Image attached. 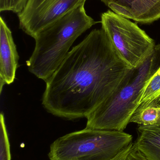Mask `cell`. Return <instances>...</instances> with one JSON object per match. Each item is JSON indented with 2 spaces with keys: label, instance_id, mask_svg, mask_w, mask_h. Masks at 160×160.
Listing matches in <instances>:
<instances>
[{
  "label": "cell",
  "instance_id": "cell-1",
  "mask_svg": "<svg viewBox=\"0 0 160 160\" xmlns=\"http://www.w3.org/2000/svg\"><path fill=\"white\" fill-rule=\"evenodd\" d=\"M133 69L104 30L94 29L46 81L42 105L48 112L67 120L86 118L126 84Z\"/></svg>",
  "mask_w": 160,
  "mask_h": 160
},
{
  "label": "cell",
  "instance_id": "cell-2",
  "mask_svg": "<svg viewBox=\"0 0 160 160\" xmlns=\"http://www.w3.org/2000/svg\"><path fill=\"white\" fill-rule=\"evenodd\" d=\"M82 5L41 30L35 36L34 49L26 65L30 73L47 81L68 54L74 41L97 23Z\"/></svg>",
  "mask_w": 160,
  "mask_h": 160
},
{
  "label": "cell",
  "instance_id": "cell-3",
  "mask_svg": "<svg viewBox=\"0 0 160 160\" xmlns=\"http://www.w3.org/2000/svg\"><path fill=\"white\" fill-rule=\"evenodd\" d=\"M132 140L124 131L85 128L55 140L48 156L50 160H112Z\"/></svg>",
  "mask_w": 160,
  "mask_h": 160
},
{
  "label": "cell",
  "instance_id": "cell-4",
  "mask_svg": "<svg viewBox=\"0 0 160 160\" xmlns=\"http://www.w3.org/2000/svg\"><path fill=\"white\" fill-rule=\"evenodd\" d=\"M156 52L133 69L126 84L86 118V128L124 131L139 106L145 83L156 71Z\"/></svg>",
  "mask_w": 160,
  "mask_h": 160
},
{
  "label": "cell",
  "instance_id": "cell-5",
  "mask_svg": "<svg viewBox=\"0 0 160 160\" xmlns=\"http://www.w3.org/2000/svg\"><path fill=\"white\" fill-rule=\"evenodd\" d=\"M102 29L123 61L132 69L156 52L155 41L136 23L111 10L101 15Z\"/></svg>",
  "mask_w": 160,
  "mask_h": 160
},
{
  "label": "cell",
  "instance_id": "cell-6",
  "mask_svg": "<svg viewBox=\"0 0 160 160\" xmlns=\"http://www.w3.org/2000/svg\"><path fill=\"white\" fill-rule=\"evenodd\" d=\"M86 0H28L18 14L19 28L33 38L56 20L82 5Z\"/></svg>",
  "mask_w": 160,
  "mask_h": 160
},
{
  "label": "cell",
  "instance_id": "cell-7",
  "mask_svg": "<svg viewBox=\"0 0 160 160\" xmlns=\"http://www.w3.org/2000/svg\"><path fill=\"white\" fill-rule=\"evenodd\" d=\"M112 11L128 19L149 24L160 18V0H100Z\"/></svg>",
  "mask_w": 160,
  "mask_h": 160
},
{
  "label": "cell",
  "instance_id": "cell-8",
  "mask_svg": "<svg viewBox=\"0 0 160 160\" xmlns=\"http://www.w3.org/2000/svg\"><path fill=\"white\" fill-rule=\"evenodd\" d=\"M19 55L11 30L0 18V92L5 84L12 83L16 78Z\"/></svg>",
  "mask_w": 160,
  "mask_h": 160
},
{
  "label": "cell",
  "instance_id": "cell-9",
  "mask_svg": "<svg viewBox=\"0 0 160 160\" xmlns=\"http://www.w3.org/2000/svg\"><path fill=\"white\" fill-rule=\"evenodd\" d=\"M135 147L148 160H160V126L140 125Z\"/></svg>",
  "mask_w": 160,
  "mask_h": 160
},
{
  "label": "cell",
  "instance_id": "cell-10",
  "mask_svg": "<svg viewBox=\"0 0 160 160\" xmlns=\"http://www.w3.org/2000/svg\"><path fill=\"white\" fill-rule=\"evenodd\" d=\"M131 122L142 126H160V107L137 109L131 118Z\"/></svg>",
  "mask_w": 160,
  "mask_h": 160
},
{
  "label": "cell",
  "instance_id": "cell-11",
  "mask_svg": "<svg viewBox=\"0 0 160 160\" xmlns=\"http://www.w3.org/2000/svg\"><path fill=\"white\" fill-rule=\"evenodd\" d=\"M160 90V66L145 83L140 95L139 106L149 101Z\"/></svg>",
  "mask_w": 160,
  "mask_h": 160
},
{
  "label": "cell",
  "instance_id": "cell-12",
  "mask_svg": "<svg viewBox=\"0 0 160 160\" xmlns=\"http://www.w3.org/2000/svg\"><path fill=\"white\" fill-rule=\"evenodd\" d=\"M0 160H11L10 143L3 113L0 115Z\"/></svg>",
  "mask_w": 160,
  "mask_h": 160
},
{
  "label": "cell",
  "instance_id": "cell-13",
  "mask_svg": "<svg viewBox=\"0 0 160 160\" xmlns=\"http://www.w3.org/2000/svg\"><path fill=\"white\" fill-rule=\"evenodd\" d=\"M148 107H160V90L149 101L139 105L137 109H143Z\"/></svg>",
  "mask_w": 160,
  "mask_h": 160
},
{
  "label": "cell",
  "instance_id": "cell-14",
  "mask_svg": "<svg viewBox=\"0 0 160 160\" xmlns=\"http://www.w3.org/2000/svg\"><path fill=\"white\" fill-rule=\"evenodd\" d=\"M126 160H148L145 157L144 155L141 153L136 147L134 148L129 153Z\"/></svg>",
  "mask_w": 160,
  "mask_h": 160
},
{
  "label": "cell",
  "instance_id": "cell-15",
  "mask_svg": "<svg viewBox=\"0 0 160 160\" xmlns=\"http://www.w3.org/2000/svg\"><path fill=\"white\" fill-rule=\"evenodd\" d=\"M15 0H0V11H13Z\"/></svg>",
  "mask_w": 160,
  "mask_h": 160
},
{
  "label": "cell",
  "instance_id": "cell-16",
  "mask_svg": "<svg viewBox=\"0 0 160 160\" xmlns=\"http://www.w3.org/2000/svg\"><path fill=\"white\" fill-rule=\"evenodd\" d=\"M135 147L134 142L131 144L127 148L121 152L119 155H117L115 158L112 160H126L128 155L131 152L132 150Z\"/></svg>",
  "mask_w": 160,
  "mask_h": 160
},
{
  "label": "cell",
  "instance_id": "cell-17",
  "mask_svg": "<svg viewBox=\"0 0 160 160\" xmlns=\"http://www.w3.org/2000/svg\"><path fill=\"white\" fill-rule=\"evenodd\" d=\"M27 1L28 0H15L12 12L18 14L20 13L25 7Z\"/></svg>",
  "mask_w": 160,
  "mask_h": 160
}]
</instances>
